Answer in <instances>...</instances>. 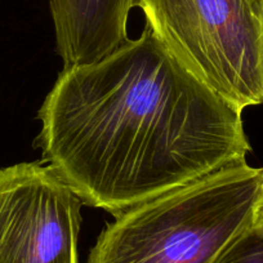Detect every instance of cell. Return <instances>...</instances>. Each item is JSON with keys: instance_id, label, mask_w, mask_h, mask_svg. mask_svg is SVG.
Returning <instances> with one entry per match:
<instances>
[{"instance_id": "3", "label": "cell", "mask_w": 263, "mask_h": 263, "mask_svg": "<svg viewBox=\"0 0 263 263\" xmlns=\"http://www.w3.org/2000/svg\"><path fill=\"white\" fill-rule=\"evenodd\" d=\"M146 26L240 110L263 105V0H136Z\"/></svg>"}, {"instance_id": "6", "label": "cell", "mask_w": 263, "mask_h": 263, "mask_svg": "<svg viewBox=\"0 0 263 263\" xmlns=\"http://www.w3.org/2000/svg\"><path fill=\"white\" fill-rule=\"evenodd\" d=\"M217 263H263V234L253 227Z\"/></svg>"}, {"instance_id": "4", "label": "cell", "mask_w": 263, "mask_h": 263, "mask_svg": "<svg viewBox=\"0 0 263 263\" xmlns=\"http://www.w3.org/2000/svg\"><path fill=\"white\" fill-rule=\"evenodd\" d=\"M83 204L50 165L0 169V263H79Z\"/></svg>"}, {"instance_id": "5", "label": "cell", "mask_w": 263, "mask_h": 263, "mask_svg": "<svg viewBox=\"0 0 263 263\" xmlns=\"http://www.w3.org/2000/svg\"><path fill=\"white\" fill-rule=\"evenodd\" d=\"M57 52L63 67L102 60L128 42L136 0H50Z\"/></svg>"}, {"instance_id": "1", "label": "cell", "mask_w": 263, "mask_h": 263, "mask_svg": "<svg viewBox=\"0 0 263 263\" xmlns=\"http://www.w3.org/2000/svg\"><path fill=\"white\" fill-rule=\"evenodd\" d=\"M241 114L146 26L102 60L63 67L35 146L85 205L118 216L247 160Z\"/></svg>"}, {"instance_id": "7", "label": "cell", "mask_w": 263, "mask_h": 263, "mask_svg": "<svg viewBox=\"0 0 263 263\" xmlns=\"http://www.w3.org/2000/svg\"><path fill=\"white\" fill-rule=\"evenodd\" d=\"M253 227L263 234V194H262V197H260L259 203H258L257 211H255L254 226Z\"/></svg>"}, {"instance_id": "2", "label": "cell", "mask_w": 263, "mask_h": 263, "mask_svg": "<svg viewBox=\"0 0 263 263\" xmlns=\"http://www.w3.org/2000/svg\"><path fill=\"white\" fill-rule=\"evenodd\" d=\"M263 168L247 160L115 216L87 263H217L254 226Z\"/></svg>"}]
</instances>
